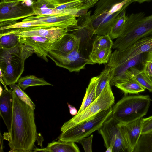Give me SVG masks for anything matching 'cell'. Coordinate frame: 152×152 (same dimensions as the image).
I'll use <instances>...</instances> for the list:
<instances>
[{"label": "cell", "instance_id": "44dd1931", "mask_svg": "<svg viewBox=\"0 0 152 152\" xmlns=\"http://www.w3.org/2000/svg\"><path fill=\"white\" fill-rule=\"evenodd\" d=\"M18 28H12L0 31V48L10 49L21 44Z\"/></svg>", "mask_w": 152, "mask_h": 152}, {"label": "cell", "instance_id": "3957f363", "mask_svg": "<svg viewBox=\"0 0 152 152\" xmlns=\"http://www.w3.org/2000/svg\"><path fill=\"white\" fill-rule=\"evenodd\" d=\"M151 101L148 95L125 96L113 106L111 116L121 123L142 118L147 113Z\"/></svg>", "mask_w": 152, "mask_h": 152}, {"label": "cell", "instance_id": "8fae6325", "mask_svg": "<svg viewBox=\"0 0 152 152\" xmlns=\"http://www.w3.org/2000/svg\"><path fill=\"white\" fill-rule=\"evenodd\" d=\"M142 118L128 123L118 124L119 131L128 152H134L141 135Z\"/></svg>", "mask_w": 152, "mask_h": 152}, {"label": "cell", "instance_id": "7bdbcfd3", "mask_svg": "<svg viewBox=\"0 0 152 152\" xmlns=\"http://www.w3.org/2000/svg\"><path fill=\"white\" fill-rule=\"evenodd\" d=\"M0 95H1L2 93V92L3 91L2 88V87L0 86Z\"/></svg>", "mask_w": 152, "mask_h": 152}, {"label": "cell", "instance_id": "7c38bea8", "mask_svg": "<svg viewBox=\"0 0 152 152\" xmlns=\"http://www.w3.org/2000/svg\"><path fill=\"white\" fill-rule=\"evenodd\" d=\"M81 38L66 33L54 42L48 52L59 56H65L80 48Z\"/></svg>", "mask_w": 152, "mask_h": 152}, {"label": "cell", "instance_id": "9c48e42d", "mask_svg": "<svg viewBox=\"0 0 152 152\" xmlns=\"http://www.w3.org/2000/svg\"><path fill=\"white\" fill-rule=\"evenodd\" d=\"M33 0H21L9 3H0V22L15 21L35 15L32 5Z\"/></svg>", "mask_w": 152, "mask_h": 152}, {"label": "cell", "instance_id": "ba28073f", "mask_svg": "<svg viewBox=\"0 0 152 152\" xmlns=\"http://www.w3.org/2000/svg\"><path fill=\"white\" fill-rule=\"evenodd\" d=\"M152 52V35L142 38L122 50L117 49L111 54L107 65L113 68L134 57Z\"/></svg>", "mask_w": 152, "mask_h": 152}, {"label": "cell", "instance_id": "9a60e30c", "mask_svg": "<svg viewBox=\"0 0 152 152\" xmlns=\"http://www.w3.org/2000/svg\"><path fill=\"white\" fill-rule=\"evenodd\" d=\"M20 40L22 43L32 47L38 57L48 62V54L53 41L37 36L20 37Z\"/></svg>", "mask_w": 152, "mask_h": 152}, {"label": "cell", "instance_id": "2e32d148", "mask_svg": "<svg viewBox=\"0 0 152 152\" xmlns=\"http://www.w3.org/2000/svg\"><path fill=\"white\" fill-rule=\"evenodd\" d=\"M76 17L74 16L64 15H37L28 17L23 19L22 21L38 20L51 26L67 28L71 26L77 24V20Z\"/></svg>", "mask_w": 152, "mask_h": 152}, {"label": "cell", "instance_id": "60d3db41", "mask_svg": "<svg viewBox=\"0 0 152 152\" xmlns=\"http://www.w3.org/2000/svg\"><path fill=\"white\" fill-rule=\"evenodd\" d=\"M0 77V81L1 82V83H2V84H3V85L4 88H5V89H6V90H8V88H7V86H6V84H5L4 82V81L2 79V77Z\"/></svg>", "mask_w": 152, "mask_h": 152}, {"label": "cell", "instance_id": "5bb4252c", "mask_svg": "<svg viewBox=\"0 0 152 152\" xmlns=\"http://www.w3.org/2000/svg\"><path fill=\"white\" fill-rule=\"evenodd\" d=\"M145 53L139 54L127 61L111 68V85L117 79L122 77L125 72L132 67L142 69L144 64L151 53Z\"/></svg>", "mask_w": 152, "mask_h": 152}, {"label": "cell", "instance_id": "8d00e7d4", "mask_svg": "<svg viewBox=\"0 0 152 152\" xmlns=\"http://www.w3.org/2000/svg\"><path fill=\"white\" fill-rule=\"evenodd\" d=\"M74 0H55L52 1L56 4L59 5Z\"/></svg>", "mask_w": 152, "mask_h": 152}, {"label": "cell", "instance_id": "5b68a950", "mask_svg": "<svg viewBox=\"0 0 152 152\" xmlns=\"http://www.w3.org/2000/svg\"><path fill=\"white\" fill-rule=\"evenodd\" d=\"M34 53L32 47L24 44L20 51L7 53L1 59L0 69L3 72L2 78L6 85L18 82L24 70L25 60Z\"/></svg>", "mask_w": 152, "mask_h": 152}, {"label": "cell", "instance_id": "8992f818", "mask_svg": "<svg viewBox=\"0 0 152 152\" xmlns=\"http://www.w3.org/2000/svg\"><path fill=\"white\" fill-rule=\"evenodd\" d=\"M112 112V107L100 112L92 119L61 132L58 138V140L78 142L81 139L98 131L104 123L111 116Z\"/></svg>", "mask_w": 152, "mask_h": 152}, {"label": "cell", "instance_id": "6da1fadb", "mask_svg": "<svg viewBox=\"0 0 152 152\" xmlns=\"http://www.w3.org/2000/svg\"><path fill=\"white\" fill-rule=\"evenodd\" d=\"M11 127L3 137L9 141V152H32L38 134L34 110L20 100L13 90Z\"/></svg>", "mask_w": 152, "mask_h": 152}, {"label": "cell", "instance_id": "e575fe53", "mask_svg": "<svg viewBox=\"0 0 152 152\" xmlns=\"http://www.w3.org/2000/svg\"><path fill=\"white\" fill-rule=\"evenodd\" d=\"M99 0H83L80 9L86 10L93 7Z\"/></svg>", "mask_w": 152, "mask_h": 152}, {"label": "cell", "instance_id": "603a6c76", "mask_svg": "<svg viewBox=\"0 0 152 152\" xmlns=\"http://www.w3.org/2000/svg\"><path fill=\"white\" fill-rule=\"evenodd\" d=\"M97 80L98 76L94 77L91 79L77 114L84 110L95 99Z\"/></svg>", "mask_w": 152, "mask_h": 152}, {"label": "cell", "instance_id": "ac0fdd59", "mask_svg": "<svg viewBox=\"0 0 152 152\" xmlns=\"http://www.w3.org/2000/svg\"><path fill=\"white\" fill-rule=\"evenodd\" d=\"M112 85L115 86L126 94H137L145 90L134 78L126 73Z\"/></svg>", "mask_w": 152, "mask_h": 152}, {"label": "cell", "instance_id": "cb8c5ba5", "mask_svg": "<svg viewBox=\"0 0 152 152\" xmlns=\"http://www.w3.org/2000/svg\"><path fill=\"white\" fill-rule=\"evenodd\" d=\"M125 9L119 14L110 30L108 34L112 39H117L124 31L128 18L126 15Z\"/></svg>", "mask_w": 152, "mask_h": 152}, {"label": "cell", "instance_id": "7a4b0ae2", "mask_svg": "<svg viewBox=\"0 0 152 152\" xmlns=\"http://www.w3.org/2000/svg\"><path fill=\"white\" fill-rule=\"evenodd\" d=\"M152 35V15L144 12L133 13L128 16L124 31L113 43L112 48L124 50L137 40Z\"/></svg>", "mask_w": 152, "mask_h": 152}, {"label": "cell", "instance_id": "d6986e66", "mask_svg": "<svg viewBox=\"0 0 152 152\" xmlns=\"http://www.w3.org/2000/svg\"><path fill=\"white\" fill-rule=\"evenodd\" d=\"M91 14V11H90L86 14L78 17L77 19V24L67 27V32L72 31L71 33L76 35L78 34H87L92 36L94 34Z\"/></svg>", "mask_w": 152, "mask_h": 152}, {"label": "cell", "instance_id": "836d02e7", "mask_svg": "<svg viewBox=\"0 0 152 152\" xmlns=\"http://www.w3.org/2000/svg\"><path fill=\"white\" fill-rule=\"evenodd\" d=\"M143 69L146 73L152 78V52L147 59Z\"/></svg>", "mask_w": 152, "mask_h": 152}, {"label": "cell", "instance_id": "74e56055", "mask_svg": "<svg viewBox=\"0 0 152 152\" xmlns=\"http://www.w3.org/2000/svg\"><path fill=\"white\" fill-rule=\"evenodd\" d=\"M37 140L38 143V145H39L41 147L42 145V142L43 141V139L40 134H38L37 137Z\"/></svg>", "mask_w": 152, "mask_h": 152}, {"label": "cell", "instance_id": "b9f144b4", "mask_svg": "<svg viewBox=\"0 0 152 152\" xmlns=\"http://www.w3.org/2000/svg\"><path fill=\"white\" fill-rule=\"evenodd\" d=\"M21 0H2L5 3L12 2L18 1Z\"/></svg>", "mask_w": 152, "mask_h": 152}, {"label": "cell", "instance_id": "ab89813d", "mask_svg": "<svg viewBox=\"0 0 152 152\" xmlns=\"http://www.w3.org/2000/svg\"><path fill=\"white\" fill-rule=\"evenodd\" d=\"M132 2H136L141 3L149 1L151 0H130Z\"/></svg>", "mask_w": 152, "mask_h": 152}, {"label": "cell", "instance_id": "4316f807", "mask_svg": "<svg viewBox=\"0 0 152 152\" xmlns=\"http://www.w3.org/2000/svg\"><path fill=\"white\" fill-rule=\"evenodd\" d=\"M134 152H152V133L141 135Z\"/></svg>", "mask_w": 152, "mask_h": 152}, {"label": "cell", "instance_id": "e0dca14e", "mask_svg": "<svg viewBox=\"0 0 152 152\" xmlns=\"http://www.w3.org/2000/svg\"><path fill=\"white\" fill-rule=\"evenodd\" d=\"M12 90L4 89L0 95V115L8 131L10 130L12 113Z\"/></svg>", "mask_w": 152, "mask_h": 152}, {"label": "cell", "instance_id": "f35d334b", "mask_svg": "<svg viewBox=\"0 0 152 152\" xmlns=\"http://www.w3.org/2000/svg\"><path fill=\"white\" fill-rule=\"evenodd\" d=\"M0 152L3 151V140L4 139V137H3L1 134L0 133Z\"/></svg>", "mask_w": 152, "mask_h": 152}, {"label": "cell", "instance_id": "4fadbf2b", "mask_svg": "<svg viewBox=\"0 0 152 152\" xmlns=\"http://www.w3.org/2000/svg\"><path fill=\"white\" fill-rule=\"evenodd\" d=\"M68 32L67 28L58 27H37L18 28L20 37L37 36L46 38L54 42Z\"/></svg>", "mask_w": 152, "mask_h": 152}, {"label": "cell", "instance_id": "ee69618b", "mask_svg": "<svg viewBox=\"0 0 152 152\" xmlns=\"http://www.w3.org/2000/svg\"><path fill=\"white\" fill-rule=\"evenodd\" d=\"M49 0L50 1H54L55 0Z\"/></svg>", "mask_w": 152, "mask_h": 152}, {"label": "cell", "instance_id": "484cf974", "mask_svg": "<svg viewBox=\"0 0 152 152\" xmlns=\"http://www.w3.org/2000/svg\"><path fill=\"white\" fill-rule=\"evenodd\" d=\"M111 54V49L92 50L88 58L94 64H105L108 62Z\"/></svg>", "mask_w": 152, "mask_h": 152}, {"label": "cell", "instance_id": "277c9868", "mask_svg": "<svg viewBox=\"0 0 152 152\" xmlns=\"http://www.w3.org/2000/svg\"><path fill=\"white\" fill-rule=\"evenodd\" d=\"M115 97L110 82H108L99 95L84 110L65 122L61 126V132L89 120L100 112L112 107Z\"/></svg>", "mask_w": 152, "mask_h": 152}, {"label": "cell", "instance_id": "1f68e13d", "mask_svg": "<svg viewBox=\"0 0 152 152\" xmlns=\"http://www.w3.org/2000/svg\"><path fill=\"white\" fill-rule=\"evenodd\" d=\"M141 135L152 131V116L145 118H142Z\"/></svg>", "mask_w": 152, "mask_h": 152}, {"label": "cell", "instance_id": "30bf717a", "mask_svg": "<svg viewBox=\"0 0 152 152\" xmlns=\"http://www.w3.org/2000/svg\"><path fill=\"white\" fill-rule=\"evenodd\" d=\"M48 57L55 63L56 66L68 70L70 72H79L84 69L87 64H94L80 52V48L65 56L55 55L48 52Z\"/></svg>", "mask_w": 152, "mask_h": 152}, {"label": "cell", "instance_id": "7402d4cb", "mask_svg": "<svg viewBox=\"0 0 152 152\" xmlns=\"http://www.w3.org/2000/svg\"><path fill=\"white\" fill-rule=\"evenodd\" d=\"M125 73L134 78L143 87L152 92V78L146 73L143 69L132 67L126 71Z\"/></svg>", "mask_w": 152, "mask_h": 152}, {"label": "cell", "instance_id": "f546056e", "mask_svg": "<svg viewBox=\"0 0 152 152\" xmlns=\"http://www.w3.org/2000/svg\"><path fill=\"white\" fill-rule=\"evenodd\" d=\"M83 0H75L63 4L57 5L53 8H51L49 11L50 15H59V10L63 9H80Z\"/></svg>", "mask_w": 152, "mask_h": 152}, {"label": "cell", "instance_id": "4dcf8cb0", "mask_svg": "<svg viewBox=\"0 0 152 152\" xmlns=\"http://www.w3.org/2000/svg\"><path fill=\"white\" fill-rule=\"evenodd\" d=\"M10 86L11 89L14 91L19 99L29 105L32 110H34L36 107L35 104L29 97L18 84H11L10 85Z\"/></svg>", "mask_w": 152, "mask_h": 152}, {"label": "cell", "instance_id": "83f0119b", "mask_svg": "<svg viewBox=\"0 0 152 152\" xmlns=\"http://www.w3.org/2000/svg\"><path fill=\"white\" fill-rule=\"evenodd\" d=\"M111 69L107 65L98 76L95 99L99 95L107 83L110 82L111 79Z\"/></svg>", "mask_w": 152, "mask_h": 152}, {"label": "cell", "instance_id": "52a82bcc", "mask_svg": "<svg viewBox=\"0 0 152 152\" xmlns=\"http://www.w3.org/2000/svg\"><path fill=\"white\" fill-rule=\"evenodd\" d=\"M119 123L111 115L98 130L103 139L106 152H128L119 131Z\"/></svg>", "mask_w": 152, "mask_h": 152}, {"label": "cell", "instance_id": "d590c367", "mask_svg": "<svg viewBox=\"0 0 152 152\" xmlns=\"http://www.w3.org/2000/svg\"><path fill=\"white\" fill-rule=\"evenodd\" d=\"M68 107L69 108L70 113L73 116L77 115L78 111L76 109L74 106L68 104Z\"/></svg>", "mask_w": 152, "mask_h": 152}, {"label": "cell", "instance_id": "f1b7e54d", "mask_svg": "<svg viewBox=\"0 0 152 152\" xmlns=\"http://www.w3.org/2000/svg\"><path fill=\"white\" fill-rule=\"evenodd\" d=\"M111 39L108 34L97 35L93 43L92 50L111 49L113 45Z\"/></svg>", "mask_w": 152, "mask_h": 152}, {"label": "cell", "instance_id": "d4e9b609", "mask_svg": "<svg viewBox=\"0 0 152 152\" xmlns=\"http://www.w3.org/2000/svg\"><path fill=\"white\" fill-rule=\"evenodd\" d=\"M17 82L18 85L23 90L32 86H53V85L45 80L43 78H38L33 75H28L21 77Z\"/></svg>", "mask_w": 152, "mask_h": 152}, {"label": "cell", "instance_id": "f6af8a7d", "mask_svg": "<svg viewBox=\"0 0 152 152\" xmlns=\"http://www.w3.org/2000/svg\"><path fill=\"white\" fill-rule=\"evenodd\" d=\"M150 133H152V132H150Z\"/></svg>", "mask_w": 152, "mask_h": 152}, {"label": "cell", "instance_id": "ffe728a7", "mask_svg": "<svg viewBox=\"0 0 152 152\" xmlns=\"http://www.w3.org/2000/svg\"><path fill=\"white\" fill-rule=\"evenodd\" d=\"M79 152L77 146L73 142L53 141L48 144L45 148H34L32 152Z\"/></svg>", "mask_w": 152, "mask_h": 152}, {"label": "cell", "instance_id": "d6a6232c", "mask_svg": "<svg viewBox=\"0 0 152 152\" xmlns=\"http://www.w3.org/2000/svg\"><path fill=\"white\" fill-rule=\"evenodd\" d=\"M93 138V134L88 137H86L80 140L78 142L82 146L85 152L92 151V143Z\"/></svg>", "mask_w": 152, "mask_h": 152}]
</instances>
